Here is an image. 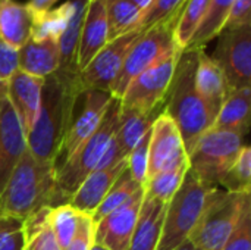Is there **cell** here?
<instances>
[{"mask_svg":"<svg viewBox=\"0 0 251 250\" xmlns=\"http://www.w3.org/2000/svg\"><path fill=\"white\" fill-rule=\"evenodd\" d=\"M34 15L26 3L0 0V37L15 49L22 47L31 37Z\"/></svg>","mask_w":251,"mask_h":250,"instance_id":"603a6c76","label":"cell"},{"mask_svg":"<svg viewBox=\"0 0 251 250\" xmlns=\"http://www.w3.org/2000/svg\"><path fill=\"white\" fill-rule=\"evenodd\" d=\"M57 1L59 0H29L26 3V6L31 9L32 13H38V12H44V10H49V9L54 7V4Z\"/></svg>","mask_w":251,"mask_h":250,"instance_id":"60d3db41","label":"cell"},{"mask_svg":"<svg viewBox=\"0 0 251 250\" xmlns=\"http://www.w3.org/2000/svg\"><path fill=\"white\" fill-rule=\"evenodd\" d=\"M81 94L78 78H65L56 72L44 78L41 106L26 136V147L35 159L57 167L60 147Z\"/></svg>","mask_w":251,"mask_h":250,"instance_id":"6da1fadb","label":"cell"},{"mask_svg":"<svg viewBox=\"0 0 251 250\" xmlns=\"http://www.w3.org/2000/svg\"><path fill=\"white\" fill-rule=\"evenodd\" d=\"M43 85L44 78L25 74L19 69L6 81V97L16 112L26 136L32 130L41 106Z\"/></svg>","mask_w":251,"mask_h":250,"instance_id":"2e32d148","label":"cell"},{"mask_svg":"<svg viewBox=\"0 0 251 250\" xmlns=\"http://www.w3.org/2000/svg\"><path fill=\"white\" fill-rule=\"evenodd\" d=\"M81 97L84 99L81 111L72 119V124L65 136V140L60 147L59 159L60 164L66 161L100 125L106 109L112 100V94L100 90H85ZM57 159V161H59Z\"/></svg>","mask_w":251,"mask_h":250,"instance_id":"5bb4252c","label":"cell"},{"mask_svg":"<svg viewBox=\"0 0 251 250\" xmlns=\"http://www.w3.org/2000/svg\"><path fill=\"white\" fill-rule=\"evenodd\" d=\"M185 1L187 0H151V3L144 10H141L137 29L146 31L156 24L178 16Z\"/></svg>","mask_w":251,"mask_h":250,"instance_id":"836d02e7","label":"cell"},{"mask_svg":"<svg viewBox=\"0 0 251 250\" xmlns=\"http://www.w3.org/2000/svg\"><path fill=\"white\" fill-rule=\"evenodd\" d=\"M184 164H188V156L182 137L175 122L162 112L151 127L147 178Z\"/></svg>","mask_w":251,"mask_h":250,"instance_id":"7c38bea8","label":"cell"},{"mask_svg":"<svg viewBox=\"0 0 251 250\" xmlns=\"http://www.w3.org/2000/svg\"><path fill=\"white\" fill-rule=\"evenodd\" d=\"M165 105L156 108L149 113H137V112H122L121 111V122L115 133L116 146L124 158H126L131 150L138 144V141L149 133L157 119V116L163 112Z\"/></svg>","mask_w":251,"mask_h":250,"instance_id":"cb8c5ba5","label":"cell"},{"mask_svg":"<svg viewBox=\"0 0 251 250\" xmlns=\"http://www.w3.org/2000/svg\"><path fill=\"white\" fill-rule=\"evenodd\" d=\"M251 87L228 91L210 130L231 131L243 137L250 128Z\"/></svg>","mask_w":251,"mask_h":250,"instance_id":"44dd1931","label":"cell"},{"mask_svg":"<svg viewBox=\"0 0 251 250\" xmlns=\"http://www.w3.org/2000/svg\"><path fill=\"white\" fill-rule=\"evenodd\" d=\"M174 250H197V249H196V246H194L190 240H185L181 246H178L176 249H174Z\"/></svg>","mask_w":251,"mask_h":250,"instance_id":"7bdbcfd3","label":"cell"},{"mask_svg":"<svg viewBox=\"0 0 251 250\" xmlns=\"http://www.w3.org/2000/svg\"><path fill=\"white\" fill-rule=\"evenodd\" d=\"M59 65L60 50L57 38H29L18 49V69L25 74L46 78L54 74L59 69Z\"/></svg>","mask_w":251,"mask_h":250,"instance_id":"d6986e66","label":"cell"},{"mask_svg":"<svg viewBox=\"0 0 251 250\" xmlns=\"http://www.w3.org/2000/svg\"><path fill=\"white\" fill-rule=\"evenodd\" d=\"M228 91L251 87V25L224 29L213 56Z\"/></svg>","mask_w":251,"mask_h":250,"instance_id":"30bf717a","label":"cell"},{"mask_svg":"<svg viewBox=\"0 0 251 250\" xmlns=\"http://www.w3.org/2000/svg\"><path fill=\"white\" fill-rule=\"evenodd\" d=\"M200 50L201 49H187L181 52L163 109L175 122L182 137L187 156L197 140L209 131L213 124L204 102L196 90V69Z\"/></svg>","mask_w":251,"mask_h":250,"instance_id":"7a4b0ae2","label":"cell"},{"mask_svg":"<svg viewBox=\"0 0 251 250\" xmlns=\"http://www.w3.org/2000/svg\"><path fill=\"white\" fill-rule=\"evenodd\" d=\"M104 4L109 27V41L137 29L141 9H138L131 0H104Z\"/></svg>","mask_w":251,"mask_h":250,"instance_id":"83f0119b","label":"cell"},{"mask_svg":"<svg viewBox=\"0 0 251 250\" xmlns=\"http://www.w3.org/2000/svg\"><path fill=\"white\" fill-rule=\"evenodd\" d=\"M81 218V212L76 211L74 206L60 205L56 208H50L49 212V224L50 228L62 250L68 249L69 243L72 242L78 222Z\"/></svg>","mask_w":251,"mask_h":250,"instance_id":"d6a6232c","label":"cell"},{"mask_svg":"<svg viewBox=\"0 0 251 250\" xmlns=\"http://www.w3.org/2000/svg\"><path fill=\"white\" fill-rule=\"evenodd\" d=\"M179 55L181 50L174 49L138 77H135L119 99L121 111L149 113L165 105Z\"/></svg>","mask_w":251,"mask_h":250,"instance_id":"9c48e42d","label":"cell"},{"mask_svg":"<svg viewBox=\"0 0 251 250\" xmlns=\"http://www.w3.org/2000/svg\"><path fill=\"white\" fill-rule=\"evenodd\" d=\"M168 203L144 197L140 217L126 250H156Z\"/></svg>","mask_w":251,"mask_h":250,"instance_id":"7402d4cb","label":"cell"},{"mask_svg":"<svg viewBox=\"0 0 251 250\" xmlns=\"http://www.w3.org/2000/svg\"><path fill=\"white\" fill-rule=\"evenodd\" d=\"M218 189L199 180L188 168L181 187L168 202L156 250H174L188 240L209 199Z\"/></svg>","mask_w":251,"mask_h":250,"instance_id":"5b68a950","label":"cell"},{"mask_svg":"<svg viewBox=\"0 0 251 250\" xmlns=\"http://www.w3.org/2000/svg\"><path fill=\"white\" fill-rule=\"evenodd\" d=\"M218 187L229 193H251V149L249 144L243 146L235 162L222 175Z\"/></svg>","mask_w":251,"mask_h":250,"instance_id":"1f68e13d","label":"cell"},{"mask_svg":"<svg viewBox=\"0 0 251 250\" xmlns=\"http://www.w3.org/2000/svg\"><path fill=\"white\" fill-rule=\"evenodd\" d=\"M24 222L4 215L3 221L0 222V250H24Z\"/></svg>","mask_w":251,"mask_h":250,"instance_id":"8d00e7d4","label":"cell"},{"mask_svg":"<svg viewBox=\"0 0 251 250\" xmlns=\"http://www.w3.org/2000/svg\"><path fill=\"white\" fill-rule=\"evenodd\" d=\"M90 250H107V249H106V248H103V246H101V245H99V243H94Z\"/></svg>","mask_w":251,"mask_h":250,"instance_id":"ee69618b","label":"cell"},{"mask_svg":"<svg viewBox=\"0 0 251 250\" xmlns=\"http://www.w3.org/2000/svg\"><path fill=\"white\" fill-rule=\"evenodd\" d=\"M244 144V137L237 133L209 130L188 153V167L199 180L218 187Z\"/></svg>","mask_w":251,"mask_h":250,"instance_id":"ba28073f","label":"cell"},{"mask_svg":"<svg viewBox=\"0 0 251 250\" xmlns=\"http://www.w3.org/2000/svg\"><path fill=\"white\" fill-rule=\"evenodd\" d=\"M188 164L175 167L172 169L162 171L150 178H147L144 184V197L159 200L162 203H168L174 194L181 187L184 177L188 171Z\"/></svg>","mask_w":251,"mask_h":250,"instance_id":"f546056e","label":"cell"},{"mask_svg":"<svg viewBox=\"0 0 251 250\" xmlns=\"http://www.w3.org/2000/svg\"><path fill=\"white\" fill-rule=\"evenodd\" d=\"M178 18L179 15L156 24L140 34V37L131 46L124 60L122 69L112 87V97L121 99L125 88L135 77H138L141 72H144L147 68H150L174 49H178L174 40V31Z\"/></svg>","mask_w":251,"mask_h":250,"instance_id":"52a82bcc","label":"cell"},{"mask_svg":"<svg viewBox=\"0 0 251 250\" xmlns=\"http://www.w3.org/2000/svg\"><path fill=\"white\" fill-rule=\"evenodd\" d=\"M3 218H4V215H3V214H1V212H0V222H1V221H3Z\"/></svg>","mask_w":251,"mask_h":250,"instance_id":"f6af8a7d","label":"cell"},{"mask_svg":"<svg viewBox=\"0 0 251 250\" xmlns=\"http://www.w3.org/2000/svg\"><path fill=\"white\" fill-rule=\"evenodd\" d=\"M244 25H251V0H235L224 29L240 28Z\"/></svg>","mask_w":251,"mask_h":250,"instance_id":"ab89813d","label":"cell"},{"mask_svg":"<svg viewBox=\"0 0 251 250\" xmlns=\"http://www.w3.org/2000/svg\"><path fill=\"white\" fill-rule=\"evenodd\" d=\"M250 197L251 193L238 194L218 189L209 199L188 240L197 250L222 249Z\"/></svg>","mask_w":251,"mask_h":250,"instance_id":"8992f818","label":"cell"},{"mask_svg":"<svg viewBox=\"0 0 251 250\" xmlns=\"http://www.w3.org/2000/svg\"><path fill=\"white\" fill-rule=\"evenodd\" d=\"M94 245V222L90 215L81 214L75 236L66 250H90Z\"/></svg>","mask_w":251,"mask_h":250,"instance_id":"74e56055","label":"cell"},{"mask_svg":"<svg viewBox=\"0 0 251 250\" xmlns=\"http://www.w3.org/2000/svg\"><path fill=\"white\" fill-rule=\"evenodd\" d=\"M234 1L235 0H210L207 12L203 21L200 22L196 34L193 35L191 41L188 43L187 49H204L209 41L219 37V34L224 31Z\"/></svg>","mask_w":251,"mask_h":250,"instance_id":"484cf974","label":"cell"},{"mask_svg":"<svg viewBox=\"0 0 251 250\" xmlns=\"http://www.w3.org/2000/svg\"><path fill=\"white\" fill-rule=\"evenodd\" d=\"M138 9H141V10H144L150 3H151V0H131Z\"/></svg>","mask_w":251,"mask_h":250,"instance_id":"b9f144b4","label":"cell"},{"mask_svg":"<svg viewBox=\"0 0 251 250\" xmlns=\"http://www.w3.org/2000/svg\"><path fill=\"white\" fill-rule=\"evenodd\" d=\"M121 122V102L112 97L99 128L62 164L56 167L49 208L68 205L79 184L97 169Z\"/></svg>","mask_w":251,"mask_h":250,"instance_id":"3957f363","label":"cell"},{"mask_svg":"<svg viewBox=\"0 0 251 250\" xmlns=\"http://www.w3.org/2000/svg\"><path fill=\"white\" fill-rule=\"evenodd\" d=\"M144 199V189H140L121 208L110 212L94 224V243L107 250H126L135 230L140 209Z\"/></svg>","mask_w":251,"mask_h":250,"instance_id":"4fadbf2b","label":"cell"},{"mask_svg":"<svg viewBox=\"0 0 251 250\" xmlns=\"http://www.w3.org/2000/svg\"><path fill=\"white\" fill-rule=\"evenodd\" d=\"M26 150V134L6 94L0 99V194Z\"/></svg>","mask_w":251,"mask_h":250,"instance_id":"9a60e30c","label":"cell"},{"mask_svg":"<svg viewBox=\"0 0 251 250\" xmlns=\"http://www.w3.org/2000/svg\"><path fill=\"white\" fill-rule=\"evenodd\" d=\"M18 71V49L0 37V80L6 83Z\"/></svg>","mask_w":251,"mask_h":250,"instance_id":"f35d334b","label":"cell"},{"mask_svg":"<svg viewBox=\"0 0 251 250\" xmlns=\"http://www.w3.org/2000/svg\"><path fill=\"white\" fill-rule=\"evenodd\" d=\"M150 136H151V130L149 133H146V136L138 141V144L126 156V169L129 171L131 177L143 187L147 180Z\"/></svg>","mask_w":251,"mask_h":250,"instance_id":"e575fe53","label":"cell"},{"mask_svg":"<svg viewBox=\"0 0 251 250\" xmlns=\"http://www.w3.org/2000/svg\"><path fill=\"white\" fill-rule=\"evenodd\" d=\"M210 0H187L181 9L178 22L174 31L175 46L182 52L187 49L200 22L203 21Z\"/></svg>","mask_w":251,"mask_h":250,"instance_id":"f1b7e54d","label":"cell"},{"mask_svg":"<svg viewBox=\"0 0 251 250\" xmlns=\"http://www.w3.org/2000/svg\"><path fill=\"white\" fill-rule=\"evenodd\" d=\"M75 12V0L65 1L57 7H51L44 12L32 13V28L31 37L34 40H46V38H57L66 29L72 15Z\"/></svg>","mask_w":251,"mask_h":250,"instance_id":"d4e9b609","label":"cell"},{"mask_svg":"<svg viewBox=\"0 0 251 250\" xmlns=\"http://www.w3.org/2000/svg\"><path fill=\"white\" fill-rule=\"evenodd\" d=\"M141 32L143 31L134 29L107 41V44L90 60V63L79 71L78 83L81 91L100 90L110 93L131 46Z\"/></svg>","mask_w":251,"mask_h":250,"instance_id":"8fae6325","label":"cell"},{"mask_svg":"<svg viewBox=\"0 0 251 250\" xmlns=\"http://www.w3.org/2000/svg\"><path fill=\"white\" fill-rule=\"evenodd\" d=\"M221 250H251V197L246 202L234 231Z\"/></svg>","mask_w":251,"mask_h":250,"instance_id":"d590c367","label":"cell"},{"mask_svg":"<svg viewBox=\"0 0 251 250\" xmlns=\"http://www.w3.org/2000/svg\"><path fill=\"white\" fill-rule=\"evenodd\" d=\"M50 208H43L24 221V250H62L49 224Z\"/></svg>","mask_w":251,"mask_h":250,"instance_id":"4316f807","label":"cell"},{"mask_svg":"<svg viewBox=\"0 0 251 250\" xmlns=\"http://www.w3.org/2000/svg\"><path fill=\"white\" fill-rule=\"evenodd\" d=\"M107 41L109 27L104 0H87L76 53L78 71H82L90 60L107 44Z\"/></svg>","mask_w":251,"mask_h":250,"instance_id":"e0dca14e","label":"cell"},{"mask_svg":"<svg viewBox=\"0 0 251 250\" xmlns=\"http://www.w3.org/2000/svg\"><path fill=\"white\" fill-rule=\"evenodd\" d=\"M140 189H143V186H140L129 174V171L125 168L122 171V174L118 177V180L113 183V186L110 187V190L107 192V194L104 196L103 202L100 203V206L97 208V211L93 214V222H99L101 218H104L106 215H109L110 212L116 211L118 208H121L125 202H128Z\"/></svg>","mask_w":251,"mask_h":250,"instance_id":"4dcf8cb0","label":"cell"},{"mask_svg":"<svg viewBox=\"0 0 251 250\" xmlns=\"http://www.w3.org/2000/svg\"><path fill=\"white\" fill-rule=\"evenodd\" d=\"M125 168H126V159L113 167L97 168L79 184L69 205L74 206L81 214L93 217V214L97 211L104 196L107 194V192L110 190V187L113 186V183L118 180V177L122 174Z\"/></svg>","mask_w":251,"mask_h":250,"instance_id":"ac0fdd59","label":"cell"},{"mask_svg":"<svg viewBox=\"0 0 251 250\" xmlns=\"http://www.w3.org/2000/svg\"><path fill=\"white\" fill-rule=\"evenodd\" d=\"M54 175L56 165L35 159L26 147L0 194V212L24 222L40 209L49 208Z\"/></svg>","mask_w":251,"mask_h":250,"instance_id":"277c9868","label":"cell"},{"mask_svg":"<svg viewBox=\"0 0 251 250\" xmlns=\"http://www.w3.org/2000/svg\"><path fill=\"white\" fill-rule=\"evenodd\" d=\"M196 90L204 102L212 121L215 122L219 109L222 108V103L228 94V87L222 71L215 63V60L204 52V49H201L199 53L196 69Z\"/></svg>","mask_w":251,"mask_h":250,"instance_id":"ffe728a7","label":"cell"}]
</instances>
